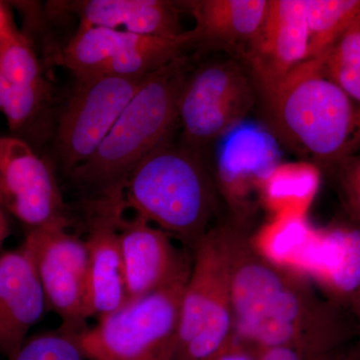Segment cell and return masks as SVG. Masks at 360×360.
<instances>
[{"instance_id":"6da1fadb","label":"cell","mask_w":360,"mask_h":360,"mask_svg":"<svg viewBox=\"0 0 360 360\" xmlns=\"http://www.w3.org/2000/svg\"><path fill=\"white\" fill-rule=\"evenodd\" d=\"M225 225L236 340L321 356L359 338L345 307L317 293L307 277L265 257L245 224L231 219Z\"/></svg>"},{"instance_id":"7a4b0ae2","label":"cell","mask_w":360,"mask_h":360,"mask_svg":"<svg viewBox=\"0 0 360 360\" xmlns=\"http://www.w3.org/2000/svg\"><path fill=\"white\" fill-rule=\"evenodd\" d=\"M262 127L288 150L333 172L360 151V104L333 84L322 58L302 61L258 90Z\"/></svg>"},{"instance_id":"3957f363","label":"cell","mask_w":360,"mask_h":360,"mask_svg":"<svg viewBox=\"0 0 360 360\" xmlns=\"http://www.w3.org/2000/svg\"><path fill=\"white\" fill-rule=\"evenodd\" d=\"M219 195L202 151L172 139L146 156L124 186L125 207L193 252L210 231Z\"/></svg>"},{"instance_id":"277c9868","label":"cell","mask_w":360,"mask_h":360,"mask_svg":"<svg viewBox=\"0 0 360 360\" xmlns=\"http://www.w3.org/2000/svg\"><path fill=\"white\" fill-rule=\"evenodd\" d=\"M189 71V59L184 56L148 75L96 153L70 172L72 181L89 198L124 191L134 168L174 139L177 101Z\"/></svg>"},{"instance_id":"5b68a950","label":"cell","mask_w":360,"mask_h":360,"mask_svg":"<svg viewBox=\"0 0 360 360\" xmlns=\"http://www.w3.org/2000/svg\"><path fill=\"white\" fill-rule=\"evenodd\" d=\"M193 253L175 360H207L236 341L226 225L210 229Z\"/></svg>"},{"instance_id":"8992f818","label":"cell","mask_w":360,"mask_h":360,"mask_svg":"<svg viewBox=\"0 0 360 360\" xmlns=\"http://www.w3.org/2000/svg\"><path fill=\"white\" fill-rule=\"evenodd\" d=\"M189 274L127 302L73 338L90 360H175Z\"/></svg>"},{"instance_id":"52a82bcc","label":"cell","mask_w":360,"mask_h":360,"mask_svg":"<svg viewBox=\"0 0 360 360\" xmlns=\"http://www.w3.org/2000/svg\"><path fill=\"white\" fill-rule=\"evenodd\" d=\"M258 103V89L248 65L231 56L189 71L177 111L181 143L198 151L243 122Z\"/></svg>"},{"instance_id":"ba28073f","label":"cell","mask_w":360,"mask_h":360,"mask_svg":"<svg viewBox=\"0 0 360 360\" xmlns=\"http://www.w3.org/2000/svg\"><path fill=\"white\" fill-rule=\"evenodd\" d=\"M71 224L26 231L23 246L30 252L44 290L46 307L61 321V333L77 335L89 328L85 240L68 232Z\"/></svg>"},{"instance_id":"9c48e42d","label":"cell","mask_w":360,"mask_h":360,"mask_svg":"<svg viewBox=\"0 0 360 360\" xmlns=\"http://www.w3.org/2000/svg\"><path fill=\"white\" fill-rule=\"evenodd\" d=\"M148 77L97 75L75 78V89L59 118L56 141L68 172L96 153Z\"/></svg>"},{"instance_id":"30bf717a","label":"cell","mask_w":360,"mask_h":360,"mask_svg":"<svg viewBox=\"0 0 360 360\" xmlns=\"http://www.w3.org/2000/svg\"><path fill=\"white\" fill-rule=\"evenodd\" d=\"M0 207L26 229L71 224L51 165L27 141L0 136Z\"/></svg>"},{"instance_id":"8fae6325","label":"cell","mask_w":360,"mask_h":360,"mask_svg":"<svg viewBox=\"0 0 360 360\" xmlns=\"http://www.w3.org/2000/svg\"><path fill=\"white\" fill-rule=\"evenodd\" d=\"M125 207L124 193L89 198L87 212V314L99 319L127 304L120 224Z\"/></svg>"},{"instance_id":"7c38bea8","label":"cell","mask_w":360,"mask_h":360,"mask_svg":"<svg viewBox=\"0 0 360 360\" xmlns=\"http://www.w3.org/2000/svg\"><path fill=\"white\" fill-rule=\"evenodd\" d=\"M213 179L219 195L233 212V219H248L253 193L260 195L264 182L281 163L278 143L264 129L240 123L221 137Z\"/></svg>"},{"instance_id":"4fadbf2b","label":"cell","mask_w":360,"mask_h":360,"mask_svg":"<svg viewBox=\"0 0 360 360\" xmlns=\"http://www.w3.org/2000/svg\"><path fill=\"white\" fill-rule=\"evenodd\" d=\"M120 238L127 302L191 274L193 259L174 245L169 234L143 217H123Z\"/></svg>"},{"instance_id":"5bb4252c","label":"cell","mask_w":360,"mask_h":360,"mask_svg":"<svg viewBox=\"0 0 360 360\" xmlns=\"http://www.w3.org/2000/svg\"><path fill=\"white\" fill-rule=\"evenodd\" d=\"M307 45L305 0H269L262 25L240 59L262 90L304 61Z\"/></svg>"},{"instance_id":"9a60e30c","label":"cell","mask_w":360,"mask_h":360,"mask_svg":"<svg viewBox=\"0 0 360 360\" xmlns=\"http://www.w3.org/2000/svg\"><path fill=\"white\" fill-rule=\"evenodd\" d=\"M46 300L25 246L0 255V354L13 359L44 314Z\"/></svg>"},{"instance_id":"2e32d148","label":"cell","mask_w":360,"mask_h":360,"mask_svg":"<svg viewBox=\"0 0 360 360\" xmlns=\"http://www.w3.org/2000/svg\"><path fill=\"white\" fill-rule=\"evenodd\" d=\"M177 4L195 20L194 49H219L241 58L262 25L269 0H188Z\"/></svg>"},{"instance_id":"e0dca14e","label":"cell","mask_w":360,"mask_h":360,"mask_svg":"<svg viewBox=\"0 0 360 360\" xmlns=\"http://www.w3.org/2000/svg\"><path fill=\"white\" fill-rule=\"evenodd\" d=\"M79 27L111 28L148 37H172L184 33L177 2L167 0H84L71 2Z\"/></svg>"},{"instance_id":"ac0fdd59","label":"cell","mask_w":360,"mask_h":360,"mask_svg":"<svg viewBox=\"0 0 360 360\" xmlns=\"http://www.w3.org/2000/svg\"><path fill=\"white\" fill-rule=\"evenodd\" d=\"M321 170L311 163H279L264 182L259 198L277 215H305L319 186Z\"/></svg>"},{"instance_id":"d6986e66","label":"cell","mask_w":360,"mask_h":360,"mask_svg":"<svg viewBox=\"0 0 360 360\" xmlns=\"http://www.w3.org/2000/svg\"><path fill=\"white\" fill-rule=\"evenodd\" d=\"M307 59L322 58L360 18V0H305ZM305 59V60H307Z\"/></svg>"},{"instance_id":"ffe728a7","label":"cell","mask_w":360,"mask_h":360,"mask_svg":"<svg viewBox=\"0 0 360 360\" xmlns=\"http://www.w3.org/2000/svg\"><path fill=\"white\" fill-rule=\"evenodd\" d=\"M51 85L46 78L37 82H11L0 77V112L6 116L13 136L34 127L51 101Z\"/></svg>"},{"instance_id":"44dd1931","label":"cell","mask_w":360,"mask_h":360,"mask_svg":"<svg viewBox=\"0 0 360 360\" xmlns=\"http://www.w3.org/2000/svg\"><path fill=\"white\" fill-rule=\"evenodd\" d=\"M321 58L326 77L360 104V18Z\"/></svg>"},{"instance_id":"7402d4cb","label":"cell","mask_w":360,"mask_h":360,"mask_svg":"<svg viewBox=\"0 0 360 360\" xmlns=\"http://www.w3.org/2000/svg\"><path fill=\"white\" fill-rule=\"evenodd\" d=\"M11 360H90L75 338L56 331L34 336L25 341L18 354Z\"/></svg>"},{"instance_id":"603a6c76","label":"cell","mask_w":360,"mask_h":360,"mask_svg":"<svg viewBox=\"0 0 360 360\" xmlns=\"http://www.w3.org/2000/svg\"><path fill=\"white\" fill-rule=\"evenodd\" d=\"M333 172L343 207L352 224L360 227V155L348 158Z\"/></svg>"},{"instance_id":"cb8c5ba5","label":"cell","mask_w":360,"mask_h":360,"mask_svg":"<svg viewBox=\"0 0 360 360\" xmlns=\"http://www.w3.org/2000/svg\"><path fill=\"white\" fill-rule=\"evenodd\" d=\"M252 349L257 360H316L319 357L303 352L300 348L291 347H259Z\"/></svg>"},{"instance_id":"d4e9b609","label":"cell","mask_w":360,"mask_h":360,"mask_svg":"<svg viewBox=\"0 0 360 360\" xmlns=\"http://www.w3.org/2000/svg\"><path fill=\"white\" fill-rule=\"evenodd\" d=\"M316 360H360V338L348 341Z\"/></svg>"},{"instance_id":"484cf974","label":"cell","mask_w":360,"mask_h":360,"mask_svg":"<svg viewBox=\"0 0 360 360\" xmlns=\"http://www.w3.org/2000/svg\"><path fill=\"white\" fill-rule=\"evenodd\" d=\"M207 360H257L252 348L236 340Z\"/></svg>"},{"instance_id":"4316f807","label":"cell","mask_w":360,"mask_h":360,"mask_svg":"<svg viewBox=\"0 0 360 360\" xmlns=\"http://www.w3.org/2000/svg\"><path fill=\"white\" fill-rule=\"evenodd\" d=\"M14 27L15 26L11 20V13L7 11L6 4L0 2V40L8 34Z\"/></svg>"},{"instance_id":"83f0119b","label":"cell","mask_w":360,"mask_h":360,"mask_svg":"<svg viewBox=\"0 0 360 360\" xmlns=\"http://www.w3.org/2000/svg\"><path fill=\"white\" fill-rule=\"evenodd\" d=\"M348 311L354 319L360 338V284L347 305Z\"/></svg>"},{"instance_id":"f1b7e54d","label":"cell","mask_w":360,"mask_h":360,"mask_svg":"<svg viewBox=\"0 0 360 360\" xmlns=\"http://www.w3.org/2000/svg\"><path fill=\"white\" fill-rule=\"evenodd\" d=\"M9 232H11V229H9L6 212L0 207V250H1L6 239L8 238Z\"/></svg>"}]
</instances>
